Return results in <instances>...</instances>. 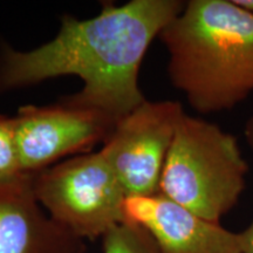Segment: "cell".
<instances>
[{
    "instance_id": "obj_1",
    "label": "cell",
    "mask_w": 253,
    "mask_h": 253,
    "mask_svg": "<svg viewBox=\"0 0 253 253\" xmlns=\"http://www.w3.org/2000/svg\"><path fill=\"white\" fill-rule=\"evenodd\" d=\"M184 5L181 0L106 1L99 14L86 20L62 15L58 34L48 42L31 50L1 46L0 93L75 75L84 87L60 101L119 121L147 100L138 84L142 61Z\"/></svg>"
},
{
    "instance_id": "obj_2",
    "label": "cell",
    "mask_w": 253,
    "mask_h": 253,
    "mask_svg": "<svg viewBox=\"0 0 253 253\" xmlns=\"http://www.w3.org/2000/svg\"><path fill=\"white\" fill-rule=\"evenodd\" d=\"M168 75L192 109H235L253 94V15L233 0H189L161 32Z\"/></svg>"
},
{
    "instance_id": "obj_3",
    "label": "cell",
    "mask_w": 253,
    "mask_h": 253,
    "mask_svg": "<svg viewBox=\"0 0 253 253\" xmlns=\"http://www.w3.org/2000/svg\"><path fill=\"white\" fill-rule=\"evenodd\" d=\"M249 170L235 135L184 113L164 163L158 194L219 223L244 194Z\"/></svg>"
},
{
    "instance_id": "obj_4",
    "label": "cell",
    "mask_w": 253,
    "mask_h": 253,
    "mask_svg": "<svg viewBox=\"0 0 253 253\" xmlns=\"http://www.w3.org/2000/svg\"><path fill=\"white\" fill-rule=\"evenodd\" d=\"M32 176L43 210L79 238H102L126 221V192L102 150L78 155Z\"/></svg>"
},
{
    "instance_id": "obj_5",
    "label": "cell",
    "mask_w": 253,
    "mask_h": 253,
    "mask_svg": "<svg viewBox=\"0 0 253 253\" xmlns=\"http://www.w3.org/2000/svg\"><path fill=\"white\" fill-rule=\"evenodd\" d=\"M177 101H149L116 122L103 147L126 197L158 194L176 126L184 114Z\"/></svg>"
},
{
    "instance_id": "obj_6",
    "label": "cell",
    "mask_w": 253,
    "mask_h": 253,
    "mask_svg": "<svg viewBox=\"0 0 253 253\" xmlns=\"http://www.w3.org/2000/svg\"><path fill=\"white\" fill-rule=\"evenodd\" d=\"M13 122L23 172L36 173L67 155L88 154L95 144H103L118 121L59 101L20 107Z\"/></svg>"
},
{
    "instance_id": "obj_7",
    "label": "cell",
    "mask_w": 253,
    "mask_h": 253,
    "mask_svg": "<svg viewBox=\"0 0 253 253\" xmlns=\"http://www.w3.org/2000/svg\"><path fill=\"white\" fill-rule=\"evenodd\" d=\"M126 220L153 237L161 253H244V231L233 232L197 216L161 194L126 197Z\"/></svg>"
},
{
    "instance_id": "obj_8",
    "label": "cell",
    "mask_w": 253,
    "mask_h": 253,
    "mask_svg": "<svg viewBox=\"0 0 253 253\" xmlns=\"http://www.w3.org/2000/svg\"><path fill=\"white\" fill-rule=\"evenodd\" d=\"M33 176L0 182V253H84V240L53 219L34 195Z\"/></svg>"
},
{
    "instance_id": "obj_9",
    "label": "cell",
    "mask_w": 253,
    "mask_h": 253,
    "mask_svg": "<svg viewBox=\"0 0 253 253\" xmlns=\"http://www.w3.org/2000/svg\"><path fill=\"white\" fill-rule=\"evenodd\" d=\"M102 253H161L150 233L131 221H123L104 235Z\"/></svg>"
},
{
    "instance_id": "obj_10",
    "label": "cell",
    "mask_w": 253,
    "mask_h": 253,
    "mask_svg": "<svg viewBox=\"0 0 253 253\" xmlns=\"http://www.w3.org/2000/svg\"><path fill=\"white\" fill-rule=\"evenodd\" d=\"M13 118L0 115V182L23 175Z\"/></svg>"
},
{
    "instance_id": "obj_11",
    "label": "cell",
    "mask_w": 253,
    "mask_h": 253,
    "mask_svg": "<svg viewBox=\"0 0 253 253\" xmlns=\"http://www.w3.org/2000/svg\"><path fill=\"white\" fill-rule=\"evenodd\" d=\"M244 135L248 142L250 149L253 154V116H251L246 122L244 128ZM245 235V252L244 253H253V221L248 229L244 230Z\"/></svg>"
},
{
    "instance_id": "obj_12",
    "label": "cell",
    "mask_w": 253,
    "mask_h": 253,
    "mask_svg": "<svg viewBox=\"0 0 253 253\" xmlns=\"http://www.w3.org/2000/svg\"><path fill=\"white\" fill-rule=\"evenodd\" d=\"M239 7L245 9L250 14L253 15V0H233Z\"/></svg>"
}]
</instances>
